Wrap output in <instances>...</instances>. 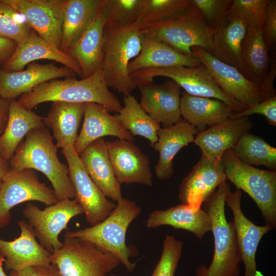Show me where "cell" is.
Listing matches in <instances>:
<instances>
[{
    "instance_id": "obj_53",
    "label": "cell",
    "mask_w": 276,
    "mask_h": 276,
    "mask_svg": "<svg viewBox=\"0 0 276 276\" xmlns=\"http://www.w3.org/2000/svg\"><path fill=\"white\" fill-rule=\"evenodd\" d=\"M0 255H1V252H0Z\"/></svg>"
},
{
    "instance_id": "obj_20",
    "label": "cell",
    "mask_w": 276,
    "mask_h": 276,
    "mask_svg": "<svg viewBox=\"0 0 276 276\" xmlns=\"http://www.w3.org/2000/svg\"><path fill=\"white\" fill-rule=\"evenodd\" d=\"M20 236L12 241L0 238V252L5 260L6 270L19 271L31 266L51 265V253L36 240L31 226L25 220H19Z\"/></svg>"
},
{
    "instance_id": "obj_33",
    "label": "cell",
    "mask_w": 276,
    "mask_h": 276,
    "mask_svg": "<svg viewBox=\"0 0 276 276\" xmlns=\"http://www.w3.org/2000/svg\"><path fill=\"white\" fill-rule=\"evenodd\" d=\"M263 36V26L247 28L238 70L259 86L269 72L270 57Z\"/></svg>"
},
{
    "instance_id": "obj_44",
    "label": "cell",
    "mask_w": 276,
    "mask_h": 276,
    "mask_svg": "<svg viewBox=\"0 0 276 276\" xmlns=\"http://www.w3.org/2000/svg\"><path fill=\"white\" fill-rule=\"evenodd\" d=\"M264 40L268 51L276 42V1L269 0L267 5L263 25Z\"/></svg>"
},
{
    "instance_id": "obj_14",
    "label": "cell",
    "mask_w": 276,
    "mask_h": 276,
    "mask_svg": "<svg viewBox=\"0 0 276 276\" xmlns=\"http://www.w3.org/2000/svg\"><path fill=\"white\" fill-rule=\"evenodd\" d=\"M241 198V191H230L226 196L225 203L233 215L237 244L244 266L243 276H263L257 267L256 254L263 236L273 229L266 224L256 225L248 219L242 211Z\"/></svg>"
},
{
    "instance_id": "obj_18",
    "label": "cell",
    "mask_w": 276,
    "mask_h": 276,
    "mask_svg": "<svg viewBox=\"0 0 276 276\" xmlns=\"http://www.w3.org/2000/svg\"><path fill=\"white\" fill-rule=\"evenodd\" d=\"M226 180L221 159H211L202 154L192 171L183 179L179 199L181 203L200 207Z\"/></svg>"
},
{
    "instance_id": "obj_3",
    "label": "cell",
    "mask_w": 276,
    "mask_h": 276,
    "mask_svg": "<svg viewBox=\"0 0 276 276\" xmlns=\"http://www.w3.org/2000/svg\"><path fill=\"white\" fill-rule=\"evenodd\" d=\"M141 23L139 18L127 26L105 24L100 69L108 86L125 96L136 85L128 72V65L140 53Z\"/></svg>"
},
{
    "instance_id": "obj_6",
    "label": "cell",
    "mask_w": 276,
    "mask_h": 276,
    "mask_svg": "<svg viewBox=\"0 0 276 276\" xmlns=\"http://www.w3.org/2000/svg\"><path fill=\"white\" fill-rule=\"evenodd\" d=\"M141 31L187 55H193L191 51L193 47H199L212 55L213 53L215 30L208 25L192 4L182 13L167 20L143 25Z\"/></svg>"
},
{
    "instance_id": "obj_17",
    "label": "cell",
    "mask_w": 276,
    "mask_h": 276,
    "mask_svg": "<svg viewBox=\"0 0 276 276\" xmlns=\"http://www.w3.org/2000/svg\"><path fill=\"white\" fill-rule=\"evenodd\" d=\"M107 146L115 176L120 184L136 183L152 186L148 157L133 141L118 139L107 142Z\"/></svg>"
},
{
    "instance_id": "obj_25",
    "label": "cell",
    "mask_w": 276,
    "mask_h": 276,
    "mask_svg": "<svg viewBox=\"0 0 276 276\" xmlns=\"http://www.w3.org/2000/svg\"><path fill=\"white\" fill-rule=\"evenodd\" d=\"M197 129L183 119L175 124L160 128L157 131V141L152 147L159 153L155 167L156 177L160 180L171 177L174 172L173 159L178 151L193 142L198 134Z\"/></svg>"
},
{
    "instance_id": "obj_45",
    "label": "cell",
    "mask_w": 276,
    "mask_h": 276,
    "mask_svg": "<svg viewBox=\"0 0 276 276\" xmlns=\"http://www.w3.org/2000/svg\"><path fill=\"white\" fill-rule=\"evenodd\" d=\"M276 76V63L275 56L270 58V65L268 73L260 85L262 101L275 96L273 87Z\"/></svg>"
},
{
    "instance_id": "obj_41",
    "label": "cell",
    "mask_w": 276,
    "mask_h": 276,
    "mask_svg": "<svg viewBox=\"0 0 276 276\" xmlns=\"http://www.w3.org/2000/svg\"><path fill=\"white\" fill-rule=\"evenodd\" d=\"M183 243L173 235L166 236L160 258L151 276H174L182 255Z\"/></svg>"
},
{
    "instance_id": "obj_35",
    "label": "cell",
    "mask_w": 276,
    "mask_h": 276,
    "mask_svg": "<svg viewBox=\"0 0 276 276\" xmlns=\"http://www.w3.org/2000/svg\"><path fill=\"white\" fill-rule=\"evenodd\" d=\"M124 105L114 115L121 125L132 136L139 135L147 139L152 146L157 141L160 124L152 119L141 107L136 98L130 94L124 96Z\"/></svg>"
},
{
    "instance_id": "obj_2",
    "label": "cell",
    "mask_w": 276,
    "mask_h": 276,
    "mask_svg": "<svg viewBox=\"0 0 276 276\" xmlns=\"http://www.w3.org/2000/svg\"><path fill=\"white\" fill-rule=\"evenodd\" d=\"M17 101L30 110L41 103L54 101L96 103L109 112L117 113L122 108L119 99L109 90L101 69L90 77L80 80L71 77L42 83L20 96Z\"/></svg>"
},
{
    "instance_id": "obj_19",
    "label": "cell",
    "mask_w": 276,
    "mask_h": 276,
    "mask_svg": "<svg viewBox=\"0 0 276 276\" xmlns=\"http://www.w3.org/2000/svg\"><path fill=\"white\" fill-rule=\"evenodd\" d=\"M76 75L71 69L54 63L32 62L27 65L26 70L16 72H7L0 67V97L9 100L15 99L42 83Z\"/></svg>"
},
{
    "instance_id": "obj_36",
    "label": "cell",
    "mask_w": 276,
    "mask_h": 276,
    "mask_svg": "<svg viewBox=\"0 0 276 276\" xmlns=\"http://www.w3.org/2000/svg\"><path fill=\"white\" fill-rule=\"evenodd\" d=\"M240 162L250 166L276 169V148L262 138L249 132L244 134L232 149Z\"/></svg>"
},
{
    "instance_id": "obj_29",
    "label": "cell",
    "mask_w": 276,
    "mask_h": 276,
    "mask_svg": "<svg viewBox=\"0 0 276 276\" xmlns=\"http://www.w3.org/2000/svg\"><path fill=\"white\" fill-rule=\"evenodd\" d=\"M103 0H63L60 49L68 53L94 20Z\"/></svg>"
},
{
    "instance_id": "obj_34",
    "label": "cell",
    "mask_w": 276,
    "mask_h": 276,
    "mask_svg": "<svg viewBox=\"0 0 276 276\" xmlns=\"http://www.w3.org/2000/svg\"><path fill=\"white\" fill-rule=\"evenodd\" d=\"M246 31L247 26L243 21L236 17L228 16L227 24L215 31L212 55L238 69L241 63L242 44Z\"/></svg>"
},
{
    "instance_id": "obj_39",
    "label": "cell",
    "mask_w": 276,
    "mask_h": 276,
    "mask_svg": "<svg viewBox=\"0 0 276 276\" xmlns=\"http://www.w3.org/2000/svg\"><path fill=\"white\" fill-rule=\"evenodd\" d=\"M106 24L127 26L140 18L141 0H104Z\"/></svg>"
},
{
    "instance_id": "obj_38",
    "label": "cell",
    "mask_w": 276,
    "mask_h": 276,
    "mask_svg": "<svg viewBox=\"0 0 276 276\" xmlns=\"http://www.w3.org/2000/svg\"><path fill=\"white\" fill-rule=\"evenodd\" d=\"M34 30L25 16L0 0V37L19 44L24 41Z\"/></svg>"
},
{
    "instance_id": "obj_8",
    "label": "cell",
    "mask_w": 276,
    "mask_h": 276,
    "mask_svg": "<svg viewBox=\"0 0 276 276\" xmlns=\"http://www.w3.org/2000/svg\"><path fill=\"white\" fill-rule=\"evenodd\" d=\"M51 264L63 276H106L121 263L110 252L77 238L64 237L50 255Z\"/></svg>"
},
{
    "instance_id": "obj_13",
    "label": "cell",
    "mask_w": 276,
    "mask_h": 276,
    "mask_svg": "<svg viewBox=\"0 0 276 276\" xmlns=\"http://www.w3.org/2000/svg\"><path fill=\"white\" fill-rule=\"evenodd\" d=\"M191 51L226 95L247 107L262 101L260 86L245 77L237 68L220 61L199 47H193Z\"/></svg>"
},
{
    "instance_id": "obj_37",
    "label": "cell",
    "mask_w": 276,
    "mask_h": 276,
    "mask_svg": "<svg viewBox=\"0 0 276 276\" xmlns=\"http://www.w3.org/2000/svg\"><path fill=\"white\" fill-rule=\"evenodd\" d=\"M191 6V0H141V26L170 19Z\"/></svg>"
},
{
    "instance_id": "obj_28",
    "label": "cell",
    "mask_w": 276,
    "mask_h": 276,
    "mask_svg": "<svg viewBox=\"0 0 276 276\" xmlns=\"http://www.w3.org/2000/svg\"><path fill=\"white\" fill-rule=\"evenodd\" d=\"M142 34L140 53L128 65L130 75L146 68L177 66L192 67L200 63L194 55L180 53L163 41Z\"/></svg>"
},
{
    "instance_id": "obj_27",
    "label": "cell",
    "mask_w": 276,
    "mask_h": 276,
    "mask_svg": "<svg viewBox=\"0 0 276 276\" xmlns=\"http://www.w3.org/2000/svg\"><path fill=\"white\" fill-rule=\"evenodd\" d=\"M146 225L149 228L171 226L174 229L189 231L200 239L212 229L211 218L204 210L183 203L152 211L149 215Z\"/></svg>"
},
{
    "instance_id": "obj_10",
    "label": "cell",
    "mask_w": 276,
    "mask_h": 276,
    "mask_svg": "<svg viewBox=\"0 0 276 276\" xmlns=\"http://www.w3.org/2000/svg\"><path fill=\"white\" fill-rule=\"evenodd\" d=\"M24 218L31 226L40 244L50 253L60 248L63 242L59 239L61 232L73 217L83 214L75 199H65L49 205L44 210L31 203L22 211Z\"/></svg>"
},
{
    "instance_id": "obj_23",
    "label": "cell",
    "mask_w": 276,
    "mask_h": 276,
    "mask_svg": "<svg viewBox=\"0 0 276 276\" xmlns=\"http://www.w3.org/2000/svg\"><path fill=\"white\" fill-rule=\"evenodd\" d=\"M87 173L108 198L118 202L123 197L120 183L117 180L110 160L107 142L97 139L79 155Z\"/></svg>"
},
{
    "instance_id": "obj_16",
    "label": "cell",
    "mask_w": 276,
    "mask_h": 276,
    "mask_svg": "<svg viewBox=\"0 0 276 276\" xmlns=\"http://www.w3.org/2000/svg\"><path fill=\"white\" fill-rule=\"evenodd\" d=\"M4 1L22 14L31 28L39 36L60 48L63 0Z\"/></svg>"
},
{
    "instance_id": "obj_4",
    "label": "cell",
    "mask_w": 276,
    "mask_h": 276,
    "mask_svg": "<svg viewBox=\"0 0 276 276\" xmlns=\"http://www.w3.org/2000/svg\"><path fill=\"white\" fill-rule=\"evenodd\" d=\"M230 191L229 184L224 181L203 202L204 210L211 220L214 251L209 267L200 265L195 276L239 275L241 260L235 226L233 221H227L225 213V198Z\"/></svg>"
},
{
    "instance_id": "obj_1",
    "label": "cell",
    "mask_w": 276,
    "mask_h": 276,
    "mask_svg": "<svg viewBox=\"0 0 276 276\" xmlns=\"http://www.w3.org/2000/svg\"><path fill=\"white\" fill-rule=\"evenodd\" d=\"M58 148L45 125L30 130L9 162V168L35 170L49 180L58 201L75 197L68 167L57 155Z\"/></svg>"
},
{
    "instance_id": "obj_52",
    "label": "cell",
    "mask_w": 276,
    "mask_h": 276,
    "mask_svg": "<svg viewBox=\"0 0 276 276\" xmlns=\"http://www.w3.org/2000/svg\"><path fill=\"white\" fill-rule=\"evenodd\" d=\"M110 276H117V275L115 274H111Z\"/></svg>"
},
{
    "instance_id": "obj_22",
    "label": "cell",
    "mask_w": 276,
    "mask_h": 276,
    "mask_svg": "<svg viewBox=\"0 0 276 276\" xmlns=\"http://www.w3.org/2000/svg\"><path fill=\"white\" fill-rule=\"evenodd\" d=\"M252 127L248 117L231 118L198 132L193 142L201 150L202 154L211 159H221L224 153L232 150Z\"/></svg>"
},
{
    "instance_id": "obj_21",
    "label": "cell",
    "mask_w": 276,
    "mask_h": 276,
    "mask_svg": "<svg viewBox=\"0 0 276 276\" xmlns=\"http://www.w3.org/2000/svg\"><path fill=\"white\" fill-rule=\"evenodd\" d=\"M41 59L60 63L81 78V71L76 61L34 31L24 41L17 44L14 53L2 68L7 72L19 71L29 63Z\"/></svg>"
},
{
    "instance_id": "obj_30",
    "label": "cell",
    "mask_w": 276,
    "mask_h": 276,
    "mask_svg": "<svg viewBox=\"0 0 276 276\" xmlns=\"http://www.w3.org/2000/svg\"><path fill=\"white\" fill-rule=\"evenodd\" d=\"M44 125V117L24 108L16 99L10 100L7 124L0 135L1 156L9 162L27 133Z\"/></svg>"
},
{
    "instance_id": "obj_5",
    "label": "cell",
    "mask_w": 276,
    "mask_h": 276,
    "mask_svg": "<svg viewBox=\"0 0 276 276\" xmlns=\"http://www.w3.org/2000/svg\"><path fill=\"white\" fill-rule=\"evenodd\" d=\"M141 213L134 201L122 197L116 208L102 221L88 227L66 231L64 237L77 238L88 241L117 258L129 271H133L136 262L130 258L137 255L134 247L126 243L127 230L130 223Z\"/></svg>"
},
{
    "instance_id": "obj_32",
    "label": "cell",
    "mask_w": 276,
    "mask_h": 276,
    "mask_svg": "<svg viewBox=\"0 0 276 276\" xmlns=\"http://www.w3.org/2000/svg\"><path fill=\"white\" fill-rule=\"evenodd\" d=\"M84 107L85 103L52 102L50 110L44 117V123L45 126L52 129L58 148L74 146L79 134Z\"/></svg>"
},
{
    "instance_id": "obj_15",
    "label": "cell",
    "mask_w": 276,
    "mask_h": 276,
    "mask_svg": "<svg viewBox=\"0 0 276 276\" xmlns=\"http://www.w3.org/2000/svg\"><path fill=\"white\" fill-rule=\"evenodd\" d=\"M141 93V108L164 127L171 126L181 119L180 87L168 79L160 84L143 81L136 84Z\"/></svg>"
},
{
    "instance_id": "obj_50",
    "label": "cell",
    "mask_w": 276,
    "mask_h": 276,
    "mask_svg": "<svg viewBox=\"0 0 276 276\" xmlns=\"http://www.w3.org/2000/svg\"><path fill=\"white\" fill-rule=\"evenodd\" d=\"M5 258L2 255H0V276H8L5 273L3 268V263Z\"/></svg>"
},
{
    "instance_id": "obj_43",
    "label": "cell",
    "mask_w": 276,
    "mask_h": 276,
    "mask_svg": "<svg viewBox=\"0 0 276 276\" xmlns=\"http://www.w3.org/2000/svg\"><path fill=\"white\" fill-rule=\"evenodd\" d=\"M254 114L263 115L269 124L276 126V96L248 107L245 110L233 113L231 118L248 117Z\"/></svg>"
},
{
    "instance_id": "obj_7",
    "label": "cell",
    "mask_w": 276,
    "mask_h": 276,
    "mask_svg": "<svg viewBox=\"0 0 276 276\" xmlns=\"http://www.w3.org/2000/svg\"><path fill=\"white\" fill-rule=\"evenodd\" d=\"M227 179L243 191L254 201L261 211L265 224L276 227V171L265 170L239 160L232 150L221 157Z\"/></svg>"
},
{
    "instance_id": "obj_24",
    "label": "cell",
    "mask_w": 276,
    "mask_h": 276,
    "mask_svg": "<svg viewBox=\"0 0 276 276\" xmlns=\"http://www.w3.org/2000/svg\"><path fill=\"white\" fill-rule=\"evenodd\" d=\"M83 118L81 131L74 145L78 155L89 144L105 136L134 141L133 136L121 125L114 116L99 104L85 103Z\"/></svg>"
},
{
    "instance_id": "obj_26",
    "label": "cell",
    "mask_w": 276,
    "mask_h": 276,
    "mask_svg": "<svg viewBox=\"0 0 276 276\" xmlns=\"http://www.w3.org/2000/svg\"><path fill=\"white\" fill-rule=\"evenodd\" d=\"M104 2L88 28L68 53L78 64L82 73L81 79L90 77L101 67L106 22Z\"/></svg>"
},
{
    "instance_id": "obj_48",
    "label": "cell",
    "mask_w": 276,
    "mask_h": 276,
    "mask_svg": "<svg viewBox=\"0 0 276 276\" xmlns=\"http://www.w3.org/2000/svg\"><path fill=\"white\" fill-rule=\"evenodd\" d=\"M9 101L0 97V135L4 132L7 124Z\"/></svg>"
},
{
    "instance_id": "obj_40",
    "label": "cell",
    "mask_w": 276,
    "mask_h": 276,
    "mask_svg": "<svg viewBox=\"0 0 276 276\" xmlns=\"http://www.w3.org/2000/svg\"><path fill=\"white\" fill-rule=\"evenodd\" d=\"M269 0H232L229 16L243 21L247 28L262 26L266 8Z\"/></svg>"
},
{
    "instance_id": "obj_51",
    "label": "cell",
    "mask_w": 276,
    "mask_h": 276,
    "mask_svg": "<svg viewBox=\"0 0 276 276\" xmlns=\"http://www.w3.org/2000/svg\"><path fill=\"white\" fill-rule=\"evenodd\" d=\"M1 184H2V180H0V188H1Z\"/></svg>"
},
{
    "instance_id": "obj_46",
    "label": "cell",
    "mask_w": 276,
    "mask_h": 276,
    "mask_svg": "<svg viewBox=\"0 0 276 276\" xmlns=\"http://www.w3.org/2000/svg\"><path fill=\"white\" fill-rule=\"evenodd\" d=\"M10 276H63L56 267L34 266L19 271L11 270Z\"/></svg>"
},
{
    "instance_id": "obj_31",
    "label": "cell",
    "mask_w": 276,
    "mask_h": 276,
    "mask_svg": "<svg viewBox=\"0 0 276 276\" xmlns=\"http://www.w3.org/2000/svg\"><path fill=\"white\" fill-rule=\"evenodd\" d=\"M180 110L183 120L194 126L198 132L231 119L234 113L223 102L209 98L192 96L183 92Z\"/></svg>"
},
{
    "instance_id": "obj_47",
    "label": "cell",
    "mask_w": 276,
    "mask_h": 276,
    "mask_svg": "<svg viewBox=\"0 0 276 276\" xmlns=\"http://www.w3.org/2000/svg\"><path fill=\"white\" fill-rule=\"evenodd\" d=\"M17 44L0 37V67L2 68L14 53Z\"/></svg>"
},
{
    "instance_id": "obj_12",
    "label": "cell",
    "mask_w": 276,
    "mask_h": 276,
    "mask_svg": "<svg viewBox=\"0 0 276 276\" xmlns=\"http://www.w3.org/2000/svg\"><path fill=\"white\" fill-rule=\"evenodd\" d=\"M74 188L75 199L81 206L86 221L91 226L104 220L117 204L109 200L91 179L73 146L61 149Z\"/></svg>"
},
{
    "instance_id": "obj_42",
    "label": "cell",
    "mask_w": 276,
    "mask_h": 276,
    "mask_svg": "<svg viewBox=\"0 0 276 276\" xmlns=\"http://www.w3.org/2000/svg\"><path fill=\"white\" fill-rule=\"evenodd\" d=\"M208 25L216 30L228 22V10L232 0H191Z\"/></svg>"
},
{
    "instance_id": "obj_9",
    "label": "cell",
    "mask_w": 276,
    "mask_h": 276,
    "mask_svg": "<svg viewBox=\"0 0 276 276\" xmlns=\"http://www.w3.org/2000/svg\"><path fill=\"white\" fill-rule=\"evenodd\" d=\"M136 83L152 81L155 77H165L174 81L189 95L220 100L227 104L234 113L247 107L226 95L217 84L211 74L201 63L192 67L177 66L141 70L130 75Z\"/></svg>"
},
{
    "instance_id": "obj_11",
    "label": "cell",
    "mask_w": 276,
    "mask_h": 276,
    "mask_svg": "<svg viewBox=\"0 0 276 276\" xmlns=\"http://www.w3.org/2000/svg\"><path fill=\"white\" fill-rule=\"evenodd\" d=\"M28 201H37L48 205L58 201L53 189L41 182L31 169H9L0 188V228L11 221V210Z\"/></svg>"
},
{
    "instance_id": "obj_49",
    "label": "cell",
    "mask_w": 276,
    "mask_h": 276,
    "mask_svg": "<svg viewBox=\"0 0 276 276\" xmlns=\"http://www.w3.org/2000/svg\"><path fill=\"white\" fill-rule=\"evenodd\" d=\"M9 169V162L4 159L0 155V180H2Z\"/></svg>"
}]
</instances>
